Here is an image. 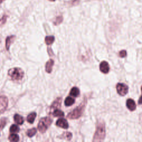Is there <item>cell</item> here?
<instances>
[{
    "label": "cell",
    "mask_w": 142,
    "mask_h": 142,
    "mask_svg": "<svg viewBox=\"0 0 142 142\" xmlns=\"http://www.w3.org/2000/svg\"><path fill=\"white\" fill-rule=\"evenodd\" d=\"M126 105H127L128 109H129L130 111H134V110L136 109V104L134 100L132 99H128L127 101Z\"/></svg>",
    "instance_id": "obj_10"
},
{
    "label": "cell",
    "mask_w": 142,
    "mask_h": 142,
    "mask_svg": "<svg viewBox=\"0 0 142 142\" xmlns=\"http://www.w3.org/2000/svg\"><path fill=\"white\" fill-rule=\"evenodd\" d=\"M19 131V127L16 124L12 125L9 129V131L11 133H18Z\"/></svg>",
    "instance_id": "obj_19"
},
{
    "label": "cell",
    "mask_w": 142,
    "mask_h": 142,
    "mask_svg": "<svg viewBox=\"0 0 142 142\" xmlns=\"http://www.w3.org/2000/svg\"><path fill=\"white\" fill-rule=\"evenodd\" d=\"M13 119H14V122L16 123L17 124H19V125H22L24 122L23 118L22 116H21L20 115L18 114H14Z\"/></svg>",
    "instance_id": "obj_13"
},
{
    "label": "cell",
    "mask_w": 142,
    "mask_h": 142,
    "mask_svg": "<svg viewBox=\"0 0 142 142\" xmlns=\"http://www.w3.org/2000/svg\"><path fill=\"white\" fill-rule=\"evenodd\" d=\"M37 114L35 112H33L30 113L27 117V122L31 124H32L35 122V119L36 117Z\"/></svg>",
    "instance_id": "obj_15"
},
{
    "label": "cell",
    "mask_w": 142,
    "mask_h": 142,
    "mask_svg": "<svg viewBox=\"0 0 142 142\" xmlns=\"http://www.w3.org/2000/svg\"><path fill=\"white\" fill-rule=\"evenodd\" d=\"M75 99L71 97H67L65 101V104L66 106H71L75 103Z\"/></svg>",
    "instance_id": "obj_16"
},
{
    "label": "cell",
    "mask_w": 142,
    "mask_h": 142,
    "mask_svg": "<svg viewBox=\"0 0 142 142\" xmlns=\"http://www.w3.org/2000/svg\"><path fill=\"white\" fill-rule=\"evenodd\" d=\"M141 92H142V87H141Z\"/></svg>",
    "instance_id": "obj_30"
},
{
    "label": "cell",
    "mask_w": 142,
    "mask_h": 142,
    "mask_svg": "<svg viewBox=\"0 0 142 142\" xmlns=\"http://www.w3.org/2000/svg\"><path fill=\"white\" fill-rule=\"evenodd\" d=\"M0 42H1V40H0Z\"/></svg>",
    "instance_id": "obj_31"
},
{
    "label": "cell",
    "mask_w": 142,
    "mask_h": 142,
    "mask_svg": "<svg viewBox=\"0 0 142 142\" xmlns=\"http://www.w3.org/2000/svg\"><path fill=\"white\" fill-rule=\"evenodd\" d=\"M6 124V118H2L0 120V128L2 129L5 125Z\"/></svg>",
    "instance_id": "obj_24"
},
{
    "label": "cell",
    "mask_w": 142,
    "mask_h": 142,
    "mask_svg": "<svg viewBox=\"0 0 142 142\" xmlns=\"http://www.w3.org/2000/svg\"><path fill=\"white\" fill-rule=\"evenodd\" d=\"M61 103H62V98L61 97L57 98L51 105V110L52 111H53L54 110L60 108L61 107Z\"/></svg>",
    "instance_id": "obj_9"
},
{
    "label": "cell",
    "mask_w": 142,
    "mask_h": 142,
    "mask_svg": "<svg viewBox=\"0 0 142 142\" xmlns=\"http://www.w3.org/2000/svg\"><path fill=\"white\" fill-rule=\"evenodd\" d=\"M55 62L53 60H50L47 62L46 64V71L47 73H51L52 71V68H53V66L54 65Z\"/></svg>",
    "instance_id": "obj_12"
},
{
    "label": "cell",
    "mask_w": 142,
    "mask_h": 142,
    "mask_svg": "<svg viewBox=\"0 0 142 142\" xmlns=\"http://www.w3.org/2000/svg\"><path fill=\"white\" fill-rule=\"evenodd\" d=\"M106 136V128L103 121L99 122L97 125L96 130L93 136V141H101L104 140Z\"/></svg>",
    "instance_id": "obj_1"
},
{
    "label": "cell",
    "mask_w": 142,
    "mask_h": 142,
    "mask_svg": "<svg viewBox=\"0 0 142 142\" xmlns=\"http://www.w3.org/2000/svg\"><path fill=\"white\" fill-rule=\"evenodd\" d=\"M37 132V129L35 128H33L32 129H29L27 130V136H28L29 137L31 138V137H32V136L33 135H35L36 134Z\"/></svg>",
    "instance_id": "obj_21"
},
{
    "label": "cell",
    "mask_w": 142,
    "mask_h": 142,
    "mask_svg": "<svg viewBox=\"0 0 142 142\" xmlns=\"http://www.w3.org/2000/svg\"><path fill=\"white\" fill-rule=\"evenodd\" d=\"M52 114L53 115L54 117H63L65 115V113L63 112L62 110H60L58 109H56L54 110Z\"/></svg>",
    "instance_id": "obj_18"
},
{
    "label": "cell",
    "mask_w": 142,
    "mask_h": 142,
    "mask_svg": "<svg viewBox=\"0 0 142 142\" xmlns=\"http://www.w3.org/2000/svg\"><path fill=\"white\" fill-rule=\"evenodd\" d=\"M7 17H8L7 16L4 14L3 16L1 18H0V27H1V26H2L3 25H4L5 23H6L7 21Z\"/></svg>",
    "instance_id": "obj_23"
},
{
    "label": "cell",
    "mask_w": 142,
    "mask_h": 142,
    "mask_svg": "<svg viewBox=\"0 0 142 142\" xmlns=\"http://www.w3.org/2000/svg\"><path fill=\"white\" fill-rule=\"evenodd\" d=\"M52 123V120L50 117H46L41 119L38 124V129L42 133H44Z\"/></svg>",
    "instance_id": "obj_4"
},
{
    "label": "cell",
    "mask_w": 142,
    "mask_h": 142,
    "mask_svg": "<svg viewBox=\"0 0 142 142\" xmlns=\"http://www.w3.org/2000/svg\"><path fill=\"white\" fill-rule=\"evenodd\" d=\"M55 40V38L54 36H47L45 38V43L47 45H50L54 42Z\"/></svg>",
    "instance_id": "obj_17"
},
{
    "label": "cell",
    "mask_w": 142,
    "mask_h": 142,
    "mask_svg": "<svg viewBox=\"0 0 142 142\" xmlns=\"http://www.w3.org/2000/svg\"><path fill=\"white\" fill-rule=\"evenodd\" d=\"M16 39V36L14 35L10 36L7 37L6 40V49L7 51H9V47L11 45L13 42Z\"/></svg>",
    "instance_id": "obj_11"
},
{
    "label": "cell",
    "mask_w": 142,
    "mask_h": 142,
    "mask_svg": "<svg viewBox=\"0 0 142 142\" xmlns=\"http://www.w3.org/2000/svg\"><path fill=\"white\" fill-rule=\"evenodd\" d=\"M138 104H142V95L140 97L139 101H138Z\"/></svg>",
    "instance_id": "obj_27"
},
{
    "label": "cell",
    "mask_w": 142,
    "mask_h": 142,
    "mask_svg": "<svg viewBox=\"0 0 142 142\" xmlns=\"http://www.w3.org/2000/svg\"><path fill=\"white\" fill-rule=\"evenodd\" d=\"M99 69L102 73L107 74L109 71L110 67L108 63L106 61H102L99 66Z\"/></svg>",
    "instance_id": "obj_7"
},
{
    "label": "cell",
    "mask_w": 142,
    "mask_h": 142,
    "mask_svg": "<svg viewBox=\"0 0 142 142\" xmlns=\"http://www.w3.org/2000/svg\"><path fill=\"white\" fill-rule=\"evenodd\" d=\"M63 18L62 16H59L56 17L55 21L53 22V24L56 26L58 25L63 22Z\"/></svg>",
    "instance_id": "obj_22"
},
{
    "label": "cell",
    "mask_w": 142,
    "mask_h": 142,
    "mask_svg": "<svg viewBox=\"0 0 142 142\" xmlns=\"http://www.w3.org/2000/svg\"><path fill=\"white\" fill-rule=\"evenodd\" d=\"M80 89L77 87H73L70 91V95L74 97H77L78 96H80Z\"/></svg>",
    "instance_id": "obj_14"
},
{
    "label": "cell",
    "mask_w": 142,
    "mask_h": 142,
    "mask_svg": "<svg viewBox=\"0 0 142 142\" xmlns=\"http://www.w3.org/2000/svg\"><path fill=\"white\" fill-rule=\"evenodd\" d=\"M8 139L11 141H18L19 139V136L16 134H12L9 136Z\"/></svg>",
    "instance_id": "obj_20"
},
{
    "label": "cell",
    "mask_w": 142,
    "mask_h": 142,
    "mask_svg": "<svg viewBox=\"0 0 142 142\" xmlns=\"http://www.w3.org/2000/svg\"><path fill=\"white\" fill-rule=\"evenodd\" d=\"M8 98L6 96H0V114L6 109L8 106Z\"/></svg>",
    "instance_id": "obj_6"
},
{
    "label": "cell",
    "mask_w": 142,
    "mask_h": 142,
    "mask_svg": "<svg viewBox=\"0 0 142 142\" xmlns=\"http://www.w3.org/2000/svg\"><path fill=\"white\" fill-rule=\"evenodd\" d=\"M66 137L68 140H71L72 138V134L70 132H67L66 133Z\"/></svg>",
    "instance_id": "obj_26"
},
{
    "label": "cell",
    "mask_w": 142,
    "mask_h": 142,
    "mask_svg": "<svg viewBox=\"0 0 142 142\" xmlns=\"http://www.w3.org/2000/svg\"><path fill=\"white\" fill-rule=\"evenodd\" d=\"M56 125L63 129H68L69 127V125H68L67 121L64 118H60L58 119L56 122Z\"/></svg>",
    "instance_id": "obj_8"
},
{
    "label": "cell",
    "mask_w": 142,
    "mask_h": 142,
    "mask_svg": "<svg viewBox=\"0 0 142 142\" xmlns=\"http://www.w3.org/2000/svg\"><path fill=\"white\" fill-rule=\"evenodd\" d=\"M4 1H5V0H0V4H1Z\"/></svg>",
    "instance_id": "obj_28"
},
{
    "label": "cell",
    "mask_w": 142,
    "mask_h": 142,
    "mask_svg": "<svg viewBox=\"0 0 142 142\" xmlns=\"http://www.w3.org/2000/svg\"><path fill=\"white\" fill-rule=\"evenodd\" d=\"M87 101L86 100L84 101L80 106H78L75 109H73L71 112L68 113L67 115V118L71 119H78L81 117L84 110L85 109Z\"/></svg>",
    "instance_id": "obj_2"
},
{
    "label": "cell",
    "mask_w": 142,
    "mask_h": 142,
    "mask_svg": "<svg viewBox=\"0 0 142 142\" xmlns=\"http://www.w3.org/2000/svg\"><path fill=\"white\" fill-rule=\"evenodd\" d=\"M119 56L122 58L125 57L126 56H127V52H126V51L125 50L121 51L119 53Z\"/></svg>",
    "instance_id": "obj_25"
},
{
    "label": "cell",
    "mask_w": 142,
    "mask_h": 142,
    "mask_svg": "<svg viewBox=\"0 0 142 142\" xmlns=\"http://www.w3.org/2000/svg\"><path fill=\"white\" fill-rule=\"evenodd\" d=\"M49 1H52V2H54V1H56V0H49Z\"/></svg>",
    "instance_id": "obj_29"
},
{
    "label": "cell",
    "mask_w": 142,
    "mask_h": 142,
    "mask_svg": "<svg viewBox=\"0 0 142 142\" xmlns=\"http://www.w3.org/2000/svg\"><path fill=\"white\" fill-rule=\"evenodd\" d=\"M8 76L13 81L21 80L25 76V73L20 68H13L9 70L8 72Z\"/></svg>",
    "instance_id": "obj_3"
},
{
    "label": "cell",
    "mask_w": 142,
    "mask_h": 142,
    "mask_svg": "<svg viewBox=\"0 0 142 142\" xmlns=\"http://www.w3.org/2000/svg\"><path fill=\"white\" fill-rule=\"evenodd\" d=\"M116 89L118 93L121 96H124L128 92L129 88L127 85L124 83H118L116 86Z\"/></svg>",
    "instance_id": "obj_5"
}]
</instances>
